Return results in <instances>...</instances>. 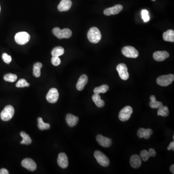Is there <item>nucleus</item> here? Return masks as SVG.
<instances>
[{"label": "nucleus", "mask_w": 174, "mask_h": 174, "mask_svg": "<svg viewBox=\"0 0 174 174\" xmlns=\"http://www.w3.org/2000/svg\"><path fill=\"white\" fill-rule=\"evenodd\" d=\"M88 38L90 42L96 44L100 41L102 37L100 30L96 27H92L88 32Z\"/></svg>", "instance_id": "nucleus-1"}, {"label": "nucleus", "mask_w": 174, "mask_h": 174, "mask_svg": "<svg viewBox=\"0 0 174 174\" xmlns=\"http://www.w3.org/2000/svg\"><path fill=\"white\" fill-rule=\"evenodd\" d=\"M52 32L55 36H56L58 38L60 39L63 38H69L72 36V31L68 28L61 30L58 27H56L52 30Z\"/></svg>", "instance_id": "nucleus-2"}, {"label": "nucleus", "mask_w": 174, "mask_h": 174, "mask_svg": "<svg viewBox=\"0 0 174 174\" xmlns=\"http://www.w3.org/2000/svg\"><path fill=\"white\" fill-rule=\"evenodd\" d=\"M15 113V110L13 106L10 105H7L1 113V118L3 121H9L13 117Z\"/></svg>", "instance_id": "nucleus-3"}, {"label": "nucleus", "mask_w": 174, "mask_h": 174, "mask_svg": "<svg viewBox=\"0 0 174 174\" xmlns=\"http://www.w3.org/2000/svg\"><path fill=\"white\" fill-rule=\"evenodd\" d=\"M95 158L97 160V162L102 166L107 167L110 164L109 159L105 155V154L99 151L96 150L94 153Z\"/></svg>", "instance_id": "nucleus-4"}, {"label": "nucleus", "mask_w": 174, "mask_h": 174, "mask_svg": "<svg viewBox=\"0 0 174 174\" xmlns=\"http://www.w3.org/2000/svg\"><path fill=\"white\" fill-rule=\"evenodd\" d=\"M31 36L26 32H19L15 36V41L17 44L23 45L26 44L30 40Z\"/></svg>", "instance_id": "nucleus-5"}, {"label": "nucleus", "mask_w": 174, "mask_h": 174, "mask_svg": "<svg viewBox=\"0 0 174 174\" xmlns=\"http://www.w3.org/2000/svg\"><path fill=\"white\" fill-rule=\"evenodd\" d=\"M174 80V74L164 75L160 76L157 79V84L161 86L166 87L171 84Z\"/></svg>", "instance_id": "nucleus-6"}, {"label": "nucleus", "mask_w": 174, "mask_h": 174, "mask_svg": "<svg viewBox=\"0 0 174 174\" xmlns=\"http://www.w3.org/2000/svg\"><path fill=\"white\" fill-rule=\"evenodd\" d=\"M122 53L124 56L130 58H136L139 55L138 51L131 46L124 47L122 49Z\"/></svg>", "instance_id": "nucleus-7"}, {"label": "nucleus", "mask_w": 174, "mask_h": 174, "mask_svg": "<svg viewBox=\"0 0 174 174\" xmlns=\"http://www.w3.org/2000/svg\"><path fill=\"white\" fill-rule=\"evenodd\" d=\"M133 112L132 107L130 106H125L120 111L118 116L119 119L122 121H127L130 118Z\"/></svg>", "instance_id": "nucleus-8"}, {"label": "nucleus", "mask_w": 174, "mask_h": 174, "mask_svg": "<svg viewBox=\"0 0 174 174\" xmlns=\"http://www.w3.org/2000/svg\"><path fill=\"white\" fill-rule=\"evenodd\" d=\"M59 96L58 91L56 88H51L47 94L46 98L50 103L54 104L57 102Z\"/></svg>", "instance_id": "nucleus-9"}, {"label": "nucleus", "mask_w": 174, "mask_h": 174, "mask_svg": "<svg viewBox=\"0 0 174 174\" xmlns=\"http://www.w3.org/2000/svg\"><path fill=\"white\" fill-rule=\"evenodd\" d=\"M117 70L119 74L120 77L124 80L129 79V74L128 72V68L126 64H120L117 66Z\"/></svg>", "instance_id": "nucleus-10"}, {"label": "nucleus", "mask_w": 174, "mask_h": 174, "mask_svg": "<svg viewBox=\"0 0 174 174\" xmlns=\"http://www.w3.org/2000/svg\"><path fill=\"white\" fill-rule=\"evenodd\" d=\"M21 165L23 168L31 171H34L37 168V165L35 161L30 158L23 160L21 162Z\"/></svg>", "instance_id": "nucleus-11"}, {"label": "nucleus", "mask_w": 174, "mask_h": 174, "mask_svg": "<svg viewBox=\"0 0 174 174\" xmlns=\"http://www.w3.org/2000/svg\"><path fill=\"white\" fill-rule=\"evenodd\" d=\"M96 140L99 144L104 148H108L111 146L112 143L110 138L105 137L101 134H98L97 136Z\"/></svg>", "instance_id": "nucleus-12"}, {"label": "nucleus", "mask_w": 174, "mask_h": 174, "mask_svg": "<svg viewBox=\"0 0 174 174\" xmlns=\"http://www.w3.org/2000/svg\"><path fill=\"white\" fill-rule=\"evenodd\" d=\"M123 9V6L121 4H117L114 6L106 8L104 10V14L105 16H109L112 15H116L119 13Z\"/></svg>", "instance_id": "nucleus-13"}, {"label": "nucleus", "mask_w": 174, "mask_h": 174, "mask_svg": "<svg viewBox=\"0 0 174 174\" xmlns=\"http://www.w3.org/2000/svg\"><path fill=\"white\" fill-rule=\"evenodd\" d=\"M58 164L62 168H66L68 166V157L64 153H61L58 154L57 159Z\"/></svg>", "instance_id": "nucleus-14"}, {"label": "nucleus", "mask_w": 174, "mask_h": 174, "mask_svg": "<svg viewBox=\"0 0 174 174\" xmlns=\"http://www.w3.org/2000/svg\"><path fill=\"white\" fill-rule=\"evenodd\" d=\"M153 58L157 61H162L169 57V54L166 51H157L153 53Z\"/></svg>", "instance_id": "nucleus-15"}, {"label": "nucleus", "mask_w": 174, "mask_h": 174, "mask_svg": "<svg viewBox=\"0 0 174 174\" xmlns=\"http://www.w3.org/2000/svg\"><path fill=\"white\" fill-rule=\"evenodd\" d=\"M72 5L71 0H61L58 6V9L60 12L67 11L70 9Z\"/></svg>", "instance_id": "nucleus-16"}, {"label": "nucleus", "mask_w": 174, "mask_h": 174, "mask_svg": "<svg viewBox=\"0 0 174 174\" xmlns=\"http://www.w3.org/2000/svg\"><path fill=\"white\" fill-rule=\"evenodd\" d=\"M152 134H153V131L150 129L140 128L137 132L138 137L140 138H144L146 139H149Z\"/></svg>", "instance_id": "nucleus-17"}, {"label": "nucleus", "mask_w": 174, "mask_h": 174, "mask_svg": "<svg viewBox=\"0 0 174 174\" xmlns=\"http://www.w3.org/2000/svg\"><path fill=\"white\" fill-rule=\"evenodd\" d=\"M88 81V77L86 74H83L79 77L77 84V88L78 90H83L85 86L87 84Z\"/></svg>", "instance_id": "nucleus-18"}, {"label": "nucleus", "mask_w": 174, "mask_h": 174, "mask_svg": "<svg viewBox=\"0 0 174 174\" xmlns=\"http://www.w3.org/2000/svg\"><path fill=\"white\" fill-rule=\"evenodd\" d=\"M79 118L77 116H74L71 114H68L66 117V121L67 123L71 127L76 126L79 122Z\"/></svg>", "instance_id": "nucleus-19"}, {"label": "nucleus", "mask_w": 174, "mask_h": 174, "mask_svg": "<svg viewBox=\"0 0 174 174\" xmlns=\"http://www.w3.org/2000/svg\"><path fill=\"white\" fill-rule=\"evenodd\" d=\"M130 164L134 168H138L142 164L141 158L137 155H133L131 157Z\"/></svg>", "instance_id": "nucleus-20"}, {"label": "nucleus", "mask_w": 174, "mask_h": 174, "mask_svg": "<svg viewBox=\"0 0 174 174\" xmlns=\"http://www.w3.org/2000/svg\"><path fill=\"white\" fill-rule=\"evenodd\" d=\"M163 39L165 41L174 42V31L172 30H168L163 34Z\"/></svg>", "instance_id": "nucleus-21"}, {"label": "nucleus", "mask_w": 174, "mask_h": 174, "mask_svg": "<svg viewBox=\"0 0 174 174\" xmlns=\"http://www.w3.org/2000/svg\"><path fill=\"white\" fill-rule=\"evenodd\" d=\"M150 102L149 103V106L152 108H160L162 105V103L156 100L155 96L154 95L151 96L150 97Z\"/></svg>", "instance_id": "nucleus-22"}, {"label": "nucleus", "mask_w": 174, "mask_h": 174, "mask_svg": "<svg viewBox=\"0 0 174 174\" xmlns=\"http://www.w3.org/2000/svg\"><path fill=\"white\" fill-rule=\"evenodd\" d=\"M92 99L93 100V102L95 103L96 106L98 108H103L105 105V102L104 100H102L101 98V96L99 95L95 94L93 95Z\"/></svg>", "instance_id": "nucleus-23"}, {"label": "nucleus", "mask_w": 174, "mask_h": 174, "mask_svg": "<svg viewBox=\"0 0 174 174\" xmlns=\"http://www.w3.org/2000/svg\"><path fill=\"white\" fill-rule=\"evenodd\" d=\"M41 63H36L33 65V74L35 77H39L41 75V69L42 67Z\"/></svg>", "instance_id": "nucleus-24"}, {"label": "nucleus", "mask_w": 174, "mask_h": 174, "mask_svg": "<svg viewBox=\"0 0 174 174\" xmlns=\"http://www.w3.org/2000/svg\"><path fill=\"white\" fill-rule=\"evenodd\" d=\"M169 111L168 108L165 105L161 106L159 108L157 115L158 116H161L162 117H167L169 115Z\"/></svg>", "instance_id": "nucleus-25"}, {"label": "nucleus", "mask_w": 174, "mask_h": 174, "mask_svg": "<svg viewBox=\"0 0 174 174\" xmlns=\"http://www.w3.org/2000/svg\"><path fill=\"white\" fill-rule=\"evenodd\" d=\"M20 136L22 138V140L20 142L21 144L29 145L32 143V139L31 137L26 133L24 132H21L20 134Z\"/></svg>", "instance_id": "nucleus-26"}, {"label": "nucleus", "mask_w": 174, "mask_h": 174, "mask_svg": "<svg viewBox=\"0 0 174 174\" xmlns=\"http://www.w3.org/2000/svg\"><path fill=\"white\" fill-rule=\"evenodd\" d=\"M109 90V86L108 85H103L101 86L96 87L93 90L95 94L99 95L100 93H105L108 92Z\"/></svg>", "instance_id": "nucleus-27"}, {"label": "nucleus", "mask_w": 174, "mask_h": 174, "mask_svg": "<svg viewBox=\"0 0 174 174\" xmlns=\"http://www.w3.org/2000/svg\"><path fill=\"white\" fill-rule=\"evenodd\" d=\"M38 127L39 129L41 130H47L51 127V125L49 123H45L43 121L42 118H38Z\"/></svg>", "instance_id": "nucleus-28"}, {"label": "nucleus", "mask_w": 174, "mask_h": 174, "mask_svg": "<svg viewBox=\"0 0 174 174\" xmlns=\"http://www.w3.org/2000/svg\"><path fill=\"white\" fill-rule=\"evenodd\" d=\"M64 48L61 47H57L55 48L51 51L52 56L59 57L64 54Z\"/></svg>", "instance_id": "nucleus-29"}, {"label": "nucleus", "mask_w": 174, "mask_h": 174, "mask_svg": "<svg viewBox=\"0 0 174 174\" xmlns=\"http://www.w3.org/2000/svg\"><path fill=\"white\" fill-rule=\"evenodd\" d=\"M4 80L9 82H14L17 79V76L13 74H7L4 75Z\"/></svg>", "instance_id": "nucleus-30"}, {"label": "nucleus", "mask_w": 174, "mask_h": 174, "mask_svg": "<svg viewBox=\"0 0 174 174\" xmlns=\"http://www.w3.org/2000/svg\"><path fill=\"white\" fill-rule=\"evenodd\" d=\"M16 86L17 88H23V87H25L29 86L30 84L29 83L27 82L25 79H20L17 83Z\"/></svg>", "instance_id": "nucleus-31"}, {"label": "nucleus", "mask_w": 174, "mask_h": 174, "mask_svg": "<svg viewBox=\"0 0 174 174\" xmlns=\"http://www.w3.org/2000/svg\"><path fill=\"white\" fill-rule=\"evenodd\" d=\"M140 156L143 161L144 162H147L149 159L150 156L149 154V152L147 150H143L141 151L140 153Z\"/></svg>", "instance_id": "nucleus-32"}, {"label": "nucleus", "mask_w": 174, "mask_h": 174, "mask_svg": "<svg viewBox=\"0 0 174 174\" xmlns=\"http://www.w3.org/2000/svg\"><path fill=\"white\" fill-rule=\"evenodd\" d=\"M141 16L142 19H143L145 22H147L149 20V12L147 10H142L141 11Z\"/></svg>", "instance_id": "nucleus-33"}, {"label": "nucleus", "mask_w": 174, "mask_h": 174, "mask_svg": "<svg viewBox=\"0 0 174 174\" xmlns=\"http://www.w3.org/2000/svg\"><path fill=\"white\" fill-rule=\"evenodd\" d=\"M2 58L4 63L7 64H9L11 61H12V58L6 53H3L2 55Z\"/></svg>", "instance_id": "nucleus-34"}, {"label": "nucleus", "mask_w": 174, "mask_h": 174, "mask_svg": "<svg viewBox=\"0 0 174 174\" xmlns=\"http://www.w3.org/2000/svg\"><path fill=\"white\" fill-rule=\"evenodd\" d=\"M51 63L54 66H58L60 65L61 63V59L59 58V57H56V56H52L51 58Z\"/></svg>", "instance_id": "nucleus-35"}, {"label": "nucleus", "mask_w": 174, "mask_h": 174, "mask_svg": "<svg viewBox=\"0 0 174 174\" xmlns=\"http://www.w3.org/2000/svg\"><path fill=\"white\" fill-rule=\"evenodd\" d=\"M149 153L150 157H155L156 155V152L153 149H149Z\"/></svg>", "instance_id": "nucleus-36"}, {"label": "nucleus", "mask_w": 174, "mask_h": 174, "mask_svg": "<svg viewBox=\"0 0 174 174\" xmlns=\"http://www.w3.org/2000/svg\"><path fill=\"white\" fill-rule=\"evenodd\" d=\"M168 150H174V142H172L170 143L169 144V146L168 147Z\"/></svg>", "instance_id": "nucleus-37"}, {"label": "nucleus", "mask_w": 174, "mask_h": 174, "mask_svg": "<svg viewBox=\"0 0 174 174\" xmlns=\"http://www.w3.org/2000/svg\"><path fill=\"white\" fill-rule=\"evenodd\" d=\"M9 172L5 168H2L0 170V174H8Z\"/></svg>", "instance_id": "nucleus-38"}, {"label": "nucleus", "mask_w": 174, "mask_h": 174, "mask_svg": "<svg viewBox=\"0 0 174 174\" xmlns=\"http://www.w3.org/2000/svg\"><path fill=\"white\" fill-rule=\"evenodd\" d=\"M170 170L171 172L172 173L174 174V165H172L171 166H170Z\"/></svg>", "instance_id": "nucleus-39"}, {"label": "nucleus", "mask_w": 174, "mask_h": 174, "mask_svg": "<svg viewBox=\"0 0 174 174\" xmlns=\"http://www.w3.org/2000/svg\"><path fill=\"white\" fill-rule=\"evenodd\" d=\"M152 1H155L156 0H152Z\"/></svg>", "instance_id": "nucleus-40"}, {"label": "nucleus", "mask_w": 174, "mask_h": 174, "mask_svg": "<svg viewBox=\"0 0 174 174\" xmlns=\"http://www.w3.org/2000/svg\"><path fill=\"white\" fill-rule=\"evenodd\" d=\"M0 12H1V6H0Z\"/></svg>", "instance_id": "nucleus-41"}]
</instances>
